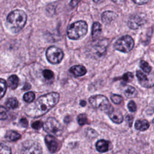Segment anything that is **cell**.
<instances>
[{"instance_id":"13","label":"cell","mask_w":154,"mask_h":154,"mask_svg":"<svg viewBox=\"0 0 154 154\" xmlns=\"http://www.w3.org/2000/svg\"><path fill=\"white\" fill-rule=\"evenodd\" d=\"M69 71L72 74H73L76 77L82 76L84 75L87 72L85 67L82 65L73 66L70 67Z\"/></svg>"},{"instance_id":"10","label":"cell","mask_w":154,"mask_h":154,"mask_svg":"<svg viewBox=\"0 0 154 154\" xmlns=\"http://www.w3.org/2000/svg\"><path fill=\"white\" fill-rule=\"evenodd\" d=\"M46 145L51 153H55L58 149L59 144L57 140L52 135H48L45 138Z\"/></svg>"},{"instance_id":"21","label":"cell","mask_w":154,"mask_h":154,"mask_svg":"<svg viewBox=\"0 0 154 154\" xmlns=\"http://www.w3.org/2000/svg\"><path fill=\"white\" fill-rule=\"evenodd\" d=\"M5 105L8 108H10L11 109H14L18 106L19 103L16 98L10 97L7 100Z\"/></svg>"},{"instance_id":"6","label":"cell","mask_w":154,"mask_h":154,"mask_svg":"<svg viewBox=\"0 0 154 154\" xmlns=\"http://www.w3.org/2000/svg\"><path fill=\"white\" fill-rule=\"evenodd\" d=\"M134 46V41L129 35H124L119 38L115 43L114 48L120 52L127 53L131 51Z\"/></svg>"},{"instance_id":"19","label":"cell","mask_w":154,"mask_h":154,"mask_svg":"<svg viewBox=\"0 0 154 154\" xmlns=\"http://www.w3.org/2000/svg\"><path fill=\"white\" fill-rule=\"evenodd\" d=\"M102 31V26L101 25L97 22H95L93 23L92 26V30H91V34L93 38H95L99 35Z\"/></svg>"},{"instance_id":"16","label":"cell","mask_w":154,"mask_h":154,"mask_svg":"<svg viewBox=\"0 0 154 154\" xmlns=\"http://www.w3.org/2000/svg\"><path fill=\"white\" fill-rule=\"evenodd\" d=\"M149 128V123L146 120H138L135 123V128L140 131H144Z\"/></svg>"},{"instance_id":"5","label":"cell","mask_w":154,"mask_h":154,"mask_svg":"<svg viewBox=\"0 0 154 154\" xmlns=\"http://www.w3.org/2000/svg\"><path fill=\"white\" fill-rule=\"evenodd\" d=\"M44 130L51 135L59 136L63 132L61 124L54 117H49L43 124Z\"/></svg>"},{"instance_id":"24","label":"cell","mask_w":154,"mask_h":154,"mask_svg":"<svg viewBox=\"0 0 154 154\" xmlns=\"http://www.w3.org/2000/svg\"><path fill=\"white\" fill-rule=\"evenodd\" d=\"M7 90V82L3 79H0V99L4 96Z\"/></svg>"},{"instance_id":"33","label":"cell","mask_w":154,"mask_h":154,"mask_svg":"<svg viewBox=\"0 0 154 154\" xmlns=\"http://www.w3.org/2000/svg\"><path fill=\"white\" fill-rule=\"evenodd\" d=\"M133 120H134V117L132 115H127L126 117V121L128 123V124L129 125V126L131 127L133 123Z\"/></svg>"},{"instance_id":"1","label":"cell","mask_w":154,"mask_h":154,"mask_svg":"<svg viewBox=\"0 0 154 154\" xmlns=\"http://www.w3.org/2000/svg\"><path fill=\"white\" fill-rule=\"evenodd\" d=\"M58 93H47L38 97L36 101L30 104L26 109V114L31 117H40L52 109L59 101Z\"/></svg>"},{"instance_id":"12","label":"cell","mask_w":154,"mask_h":154,"mask_svg":"<svg viewBox=\"0 0 154 154\" xmlns=\"http://www.w3.org/2000/svg\"><path fill=\"white\" fill-rule=\"evenodd\" d=\"M109 119L115 123H121L123 122V117L121 112L116 109L112 108L111 110L108 112Z\"/></svg>"},{"instance_id":"37","label":"cell","mask_w":154,"mask_h":154,"mask_svg":"<svg viewBox=\"0 0 154 154\" xmlns=\"http://www.w3.org/2000/svg\"><path fill=\"white\" fill-rule=\"evenodd\" d=\"M86 102L85 100H82L81 102H80V105L82 106H84L85 105H86Z\"/></svg>"},{"instance_id":"2","label":"cell","mask_w":154,"mask_h":154,"mask_svg":"<svg viewBox=\"0 0 154 154\" xmlns=\"http://www.w3.org/2000/svg\"><path fill=\"white\" fill-rule=\"evenodd\" d=\"M27 16L22 10H15L10 12L7 17V26L9 30L13 32H19L25 26Z\"/></svg>"},{"instance_id":"11","label":"cell","mask_w":154,"mask_h":154,"mask_svg":"<svg viewBox=\"0 0 154 154\" xmlns=\"http://www.w3.org/2000/svg\"><path fill=\"white\" fill-rule=\"evenodd\" d=\"M143 23H144V21L143 18L138 15L132 16L129 18L128 22V26L132 29H137L140 26L143 25Z\"/></svg>"},{"instance_id":"8","label":"cell","mask_w":154,"mask_h":154,"mask_svg":"<svg viewBox=\"0 0 154 154\" xmlns=\"http://www.w3.org/2000/svg\"><path fill=\"white\" fill-rule=\"evenodd\" d=\"M136 75L141 86L149 88L154 85V72L149 73L146 75L140 70H137Z\"/></svg>"},{"instance_id":"29","label":"cell","mask_w":154,"mask_h":154,"mask_svg":"<svg viewBox=\"0 0 154 154\" xmlns=\"http://www.w3.org/2000/svg\"><path fill=\"white\" fill-rule=\"evenodd\" d=\"M133 77H134V75L133 74L131 73V72H127L126 73H125L123 76L122 77V79L123 81L125 82H130L132 81V79H133Z\"/></svg>"},{"instance_id":"3","label":"cell","mask_w":154,"mask_h":154,"mask_svg":"<svg viewBox=\"0 0 154 154\" xmlns=\"http://www.w3.org/2000/svg\"><path fill=\"white\" fill-rule=\"evenodd\" d=\"M88 26L84 20H79L71 24L67 29V36L72 40L83 38L87 32Z\"/></svg>"},{"instance_id":"30","label":"cell","mask_w":154,"mask_h":154,"mask_svg":"<svg viewBox=\"0 0 154 154\" xmlns=\"http://www.w3.org/2000/svg\"><path fill=\"white\" fill-rule=\"evenodd\" d=\"M43 75L45 79H51L54 77V73L50 70L45 69L43 71Z\"/></svg>"},{"instance_id":"34","label":"cell","mask_w":154,"mask_h":154,"mask_svg":"<svg viewBox=\"0 0 154 154\" xmlns=\"http://www.w3.org/2000/svg\"><path fill=\"white\" fill-rule=\"evenodd\" d=\"M20 124L23 127H26L28 126V121L26 119L22 118L20 120Z\"/></svg>"},{"instance_id":"22","label":"cell","mask_w":154,"mask_h":154,"mask_svg":"<svg viewBox=\"0 0 154 154\" xmlns=\"http://www.w3.org/2000/svg\"><path fill=\"white\" fill-rule=\"evenodd\" d=\"M139 66L140 68L146 73H150V71L152 70V67L151 66L145 61L144 60H141L139 64Z\"/></svg>"},{"instance_id":"31","label":"cell","mask_w":154,"mask_h":154,"mask_svg":"<svg viewBox=\"0 0 154 154\" xmlns=\"http://www.w3.org/2000/svg\"><path fill=\"white\" fill-rule=\"evenodd\" d=\"M43 126V123L42 121H35L31 124V126L34 129H39Z\"/></svg>"},{"instance_id":"36","label":"cell","mask_w":154,"mask_h":154,"mask_svg":"<svg viewBox=\"0 0 154 154\" xmlns=\"http://www.w3.org/2000/svg\"><path fill=\"white\" fill-rule=\"evenodd\" d=\"M30 88H31L30 84H29L28 83H26V84L24 85V86H23V87L22 89L24 90H29Z\"/></svg>"},{"instance_id":"17","label":"cell","mask_w":154,"mask_h":154,"mask_svg":"<svg viewBox=\"0 0 154 154\" xmlns=\"http://www.w3.org/2000/svg\"><path fill=\"white\" fill-rule=\"evenodd\" d=\"M20 135L14 131H8L7 132L5 138L9 141H16L20 139Z\"/></svg>"},{"instance_id":"26","label":"cell","mask_w":154,"mask_h":154,"mask_svg":"<svg viewBox=\"0 0 154 154\" xmlns=\"http://www.w3.org/2000/svg\"><path fill=\"white\" fill-rule=\"evenodd\" d=\"M0 154H11V149L8 146L4 144H1Z\"/></svg>"},{"instance_id":"9","label":"cell","mask_w":154,"mask_h":154,"mask_svg":"<svg viewBox=\"0 0 154 154\" xmlns=\"http://www.w3.org/2000/svg\"><path fill=\"white\" fill-rule=\"evenodd\" d=\"M22 154H42L40 145L34 141H26L22 146Z\"/></svg>"},{"instance_id":"18","label":"cell","mask_w":154,"mask_h":154,"mask_svg":"<svg viewBox=\"0 0 154 154\" xmlns=\"http://www.w3.org/2000/svg\"><path fill=\"white\" fill-rule=\"evenodd\" d=\"M7 84L11 89H16L19 84V78L16 75L10 76L7 80Z\"/></svg>"},{"instance_id":"7","label":"cell","mask_w":154,"mask_h":154,"mask_svg":"<svg viewBox=\"0 0 154 154\" xmlns=\"http://www.w3.org/2000/svg\"><path fill=\"white\" fill-rule=\"evenodd\" d=\"M46 57L49 63L55 64L60 63L62 61L64 53L61 49L52 46L49 47L46 50Z\"/></svg>"},{"instance_id":"25","label":"cell","mask_w":154,"mask_h":154,"mask_svg":"<svg viewBox=\"0 0 154 154\" xmlns=\"http://www.w3.org/2000/svg\"><path fill=\"white\" fill-rule=\"evenodd\" d=\"M77 120H78V124L81 126H82L88 123L87 117L86 115L84 114H81L78 115V117H77Z\"/></svg>"},{"instance_id":"32","label":"cell","mask_w":154,"mask_h":154,"mask_svg":"<svg viewBox=\"0 0 154 154\" xmlns=\"http://www.w3.org/2000/svg\"><path fill=\"white\" fill-rule=\"evenodd\" d=\"M128 108L131 112H135L137 110V106L133 100H131L128 104Z\"/></svg>"},{"instance_id":"20","label":"cell","mask_w":154,"mask_h":154,"mask_svg":"<svg viewBox=\"0 0 154 154\" xmlns=\"http://www.w3.org/2000/svg\"><path fill=\"white\" fill-rule=\"evenodd\" d=\"M124 94L126 96V97L128 98L134 97L137 95V91L135 88L132 86L128 85L124 90Z\"/></svg>"},{"instance_id":"14","label":"cell","mask_w":154,"mask_h":154,"mask_svg":"<svg viewBox=\"0 0 154 154\" xmlns=\"http://www.w3.org/2000/svg\"><path fill=\"white\" fill-rule=\"evenodd\" d=\"M117 16L116 13L112 11H106L102 14V20L103 23L108 24L116 19Z\"/></svg>"},{"instance_id":"4","label":"cell","mask_w":154,"mask_h":154,"mask_svg":"<svg viewBox=\"0 0 154 154\" xmlns=\"http://www.w3.org/2000/svg\"><path fill=\"white\" fill-rule=\"evenodd\" d=\"M89 103L95 108L106 111L107 113L112 108L108 99L103 95H95L91 96L89 99Z\"/></svg>"},{"instance_id":"27","label":"cell","mask_w":154,"mask_h":154,"mask_svg":"<svg viewBox=\"0 0 154 154\" xmlns=\"http://www.w3.org/2000/svg\"><path fill=\"white\" fill-rule=\"evenodd\" d=\"M111 99L112 102L115 104H119L123 100V97L120 95L112 94L111 96Z\"/></svg>"},{"instance_id":"38","label":"cell","mask_w":154,"mask_h":154,"mask_svg":"<svg viewBox=\"0 0 154 154\" xmlns=\"http://www.w3.org/2000/svg\"><path fill=\"white\" fill-rule=\"evenodd\" d=\"M152 123L154 124V119H153V120H152Z\"/></svg>"},{"instance_id":"28","label":"cell","mask_w":154,"mask_h":154,"mask_svg":"<svg viewBox=\"0 0 154 154\" xmlns=\"http://www.w3.org/2000/svg\"><path fill=\"white\" fill-rule=\"evenodd\" d=\"M8 117V111L7 109L2 106H0V120H5Z\"/></svg>"},{"instance_id":"23","label":"cell","mask_w":154,"mask_h":154,"mask_svg":"<svg viewBox=\"0 0 154 154\" xmlns=\"http://www.w3.org/2000/svg\"><path fill=\"white\" fill-rule=\"evenodd\" d=\"M23 100L28 103H31L33 102L35 99V94L32 91H29L24 94L23 97Z\"/></svg>"},{"instance_id":"15","label":"cell","mask_w":154,"mask_h":154,"mask_svg":"<svg viewBox=\"0 0 154 154\" xmlns=\"http://www.w3.org/2000/svg\"><path fill=\"white\" fill-rule=\"evenodd\" d=\"M109 143L105 140H100L97 141L96 147L97 151L101 153L106 152L109 150Z\"/></svg>"},{"instance_id":"35","label":"cell","mask_w":154,"mask_h":154,"mask_svg":"<svg viewBox=\"0 0 154 154\" xmlns=\"http://www.w3.org/2000/svg\"><path fill=\"white\" fill-rule=\"evenodd\" d=\"M134 1V2L138 4L139 5H142V4L148 2V1Z\"/></svg>"}]
</instances>
